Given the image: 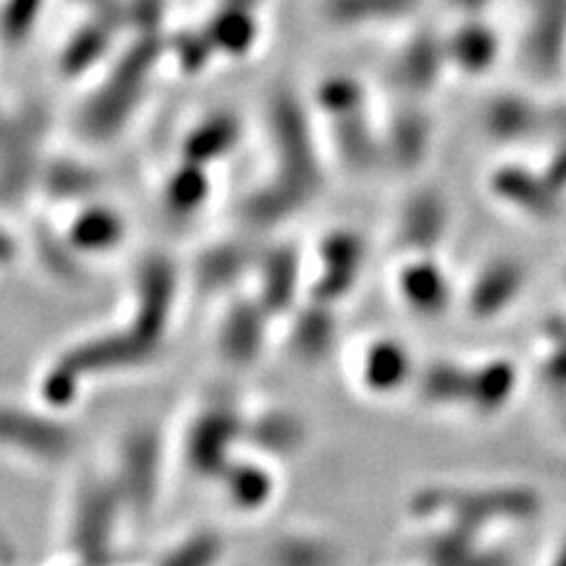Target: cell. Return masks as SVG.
Instances as JSON below:
<instances>
[{"label": "cell", "instance_id": "cell-1", "mask_svg": "<svg viewBox=\"0 0 566 566\" xmlns=\"http://www.w3.org/2000/svg\"><path fill=\"white\" fill-rule=\"evenodd\" d=\"M491 191L495 199L515 212L538 222L559 218L564 193L551 182V177L522 166H503L491 175Z\"/></svg>", "mask_w": 566, "mask_h": 566}, {"label": "cell", "instance_id": "cell-2", "mask_svg": "<svg viewBox=\"0 0 566 566\" xmlns=\"http://www.w3.org/2000/svg\"><path fill=\"white\" fill-rule=\"evenodd\" d=\"M526 286V268L515 258H495L480 274L474 276L468 289L465 307L476 322L501 316L517 303Z\"/></svg>", "mask_w": 566, "mask_h": 566}, {"label": "cell", "instance_id": "cell-3", "mask_svg": "<svg viewBox=\"0 0 566 566\" xmlns=\"http://www.w3.org/2000/svg\"><path fill=\"white\" fill-rule=\"evenodd\" d=\"M449 206L437 191H420L403 206L399 218V245L411 255H432L447 234Z\"/></svg>", "mask_w": 566, "mask_h": 566}, {"label": "cell", "instance_id": "cell-4", "mask_svg": "<svg viewBox=\"0 0 566 566\" xmlns=\"http://www.w3.org/2000/svg\"><path fill=\"white\" fill-rule=\"evenodd\" d=\"M399 295L422 316H439L451 305L453 289L447 272L432 255H416L399 270Z\"/></svg>", "mask_w": 566, "mask_h": 566}, {"label": "cell", "instance_id": "cell-5", "mask_svg": "<svg viewBox=\"0 0 566 566\" xmlns=\"http://www.w3.org/2000/svg\"><path fill=\"white\" fill-rule=\"evenodd\" d=\"M447 62V43L424 31L401 50L392 69V81L406 93H428L441 78Z\"/></svg>", "mask_w": 566, "mask_h": 566}, {"label": "cell", "instance_id": "cell-6", "mask_svg": "<svg viewBox=\"0 0 566 566\" xmlns=\"http://www.w3.org/2000/svg\"><path fill=\"white\" fill-rule=\"evenodd\" d=\"M566 43V0H538L534 27L526 39V62L538 74H553Z\"/></svg>", "mask_w": 566, "mask_h": 566}, {"label": "cell", "instance_id": "cell-7", "mask_svg": "<svg viewBox=\"0 0 566 566\" xmlns=\"http://www.w3.org/2000/svg\"><path fill=\"white\" fill-rule=\"evenodd\" d=\"M520 374L507 359H489L480 366H470L465 406L480 416H493L503 411L515 397Z\"/></svg>", "mask_w": 566, "mask_h": 566}, {"label": "cell", "instance_id": "cell-8", "mask_svg": "<svg viewBox=\"0 0 566 566\" xmlns=\"http://www.w3.org/2000/svg\"><path fill=\"white\" fill-rule=\"evenodd\" d=\"M416 378V364L399 340L380 338L370 343L361 359V380L376 395H389Z\"/></svg>", "mask_w": 566, "mask_h": 566}, {"label": "cell", "instance_id": "cell-9", "mask_svg": "<svg viewBox=\"0 0 566 566\" xmlns=\"http://www.w3.org/2000/svg\"><path fill=\"white\" fill-rule=\"evenodd\" d=\"M543 112L522 95H501L495 97L486 109V130L489 135L517 142L534 135L541 128Z\"/></svg>", "mask_w": 566, "mask_h": 566}, {"label": "cell", "instance_id": "cell-10", "mask_svg": "<svg viewBox=\"0 0 566 566\" xmlns=\"http://www.w3.org/2000/svg\"><path fill=\"white\" fill-rule=\"evenodd\" d=\"M447 50L449 62L463 69L465 74L476 76L495 64V57H499V35L484 22H468L451 35V41H447Z\"/></svg>", "mask_w": 566, "mask_h": 566}, {"label": "cell", "instance_id": "cell-11", "mask_svg": "<svg viewBox=\"0 0 566 566\" xmlns=\"http://www.w3.org/2000/svg\"><path fill=\"white\" fill-rule=\"evenodd\" d=\"M470 368L455 361L437 359L416 374L418 395L430 406H465Z\"/></svg>", "mask_w": 566, "mask_h": 566}, {"label": "cell", "instance_id": "cell-12", "mask_svg": "<svg viewBox=\"0 0 566 566\" xmlns=\"http://www.w3.org/2000/svg\"><path fill=\"white\" fill-rule=\"evenodd\" d=\"M430 147V120L416 109H406L395 116L387 133V154L401 168L418 166Z\"/></svg>", "mask_w": 566, "mask_h": 566}, {"label": "cell", "instance_id": "cell-13", "mask_svg": "<svg viewBox=\"0 0 566 566\" xmlns=\"http://www.w3.org/2000/svg\"><path fill=\"white\" fill-rule=\"evenodd\" d=\"M328 262L331 270L326 274L328 283V295H345L352 286L354 279L361 274L364 268V241L361 237L352 234V232H340L335 234L328 243Z\"/></svg>", "mask_w": 566, "mask_h": 566}, {"label": "cell", "instance_id": "cell-14", "mask_svg": "<svg viewBox=\"0 0 566 566\" xmlns=\"http://www.w3.org/2000/svg\"><path fill=\"white\" fill-rule=\"evenodd\" d=\"M420 0H331L328 12L340 24H376L411 14Z\"/></svg>", "mask_w": 566, "mask_h": 566}, {"label": "cell", "instance_id": "cell-15", "mask_svg": "<svg viewBox=\"0 0 566 566\" xmlns=\"http://www.w3.org/2000/svg\"><path fill=\"white\" fill-rule=\"evenodd\" d=\"M326 104L333 114L345 116L364 109V87L354 78H338L326 87Z\"/></svg>", "mask_w": 566, "mask_h": 566}, {"label": "cell", "instance_id": "cell-16", "mask_svg": "<svg viewBox=\"0 0 566 566\" xmlns=\"http://www.w3.org/2000/svg\"><path fill=\"white\" fill-rule=\"evenodd\" d=\"M557 345L551 354V359L543 361V380L555 392H566V340L557 333L553 338Z\"/></svg>", "mask_w": 566, "mask_h": 566}, {"label": "cell", "instance_id": "cell-17", "mask_svg": "<svg viewBox=\"0 0 566 566\" xmlns=\"http://www.w3.org/2000/svg\"><path fill=\"white\" fill-rule=\"evenodd\" d=\"M545 175L551 177V182L566 193V137L562 142V147L555 151V156L551 158V164L545 166Z\"/></svg>", "mask_w": 566, "mask_h": 566}, {"label": "cell", "instance_id": "cell-18", "mask_svg": "<svg viewBox=\"0 0 566 566\" xmlns=\"http://www.w3.org/2000/svg\"><path fill=\"white\" fill-rule=\"evenodd\" d=\"M451 3H455L460 10L476 12V10H482L489 3V0H451Z\"/></svg>", "mask_w": 566, "mask_h": 566}, {"label": "cell", "instance_id": "cell-19", "mask_svg": "<svg viewBox=\"0 0 566 566\" xmlns=\"http://www.w3.org/2000/svg\"><path fill=\"white\" fill-rule=\"evenodd\" d=\"M553 566H566V538H564V543L559 545V553H557Z\"/></svg>", "mask_w": 566, "mask_h": 566}, {"label": "cell", "instance_id": "cell-20", "mask_svg": "<svg viewBox=\"0 0 566 566\" xmlns=\"http://www.w3.org/2000/svg\"><path fill=\"white\" fill-rule=\"evenodd\" d=\"M564 283H566V270H564Z\"/></svg>", "mask_w": 566, "mask_h": 566}]
</instances>
